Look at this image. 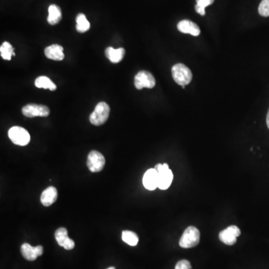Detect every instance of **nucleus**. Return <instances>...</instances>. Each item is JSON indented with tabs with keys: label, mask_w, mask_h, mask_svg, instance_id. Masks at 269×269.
<instances>
[{
	"label": "nucleus",
	"mask_w": 269,
	"mask_h": 269,
	"mask_svg": "<svg viewBox=\"0 0 269 269\" xmlns=\"http://www.w3.org/2000/svg\"><path fill=\"white\" fill-rule=\"evenodd\" d=\"M44 53L49 59L54 61H62L65 58L64 49L58 44H53L44 49Z\"/></svg>",
	"instance_id": "15"
},
{
	"label": "nucleus",
	"mask_w": 269,
	"mask_h": 269,
	"mask_svg": "<svg viewBox=\"0 0 269 269\" xmlns=\"http://www.w3.org/2000/svg\"><path fill=\"white\" fill-rule=\"evenodd\" d=\"M155 85V78L148 71H139L135 76V86L138 90H142L144 88H153Z\"/></svg>",
	"instance_id": "8"
},
{
	"label": "nucleus",
	"mask_w": 269,
	"mask_h": 269,
	"mask_svg": "<svg viewBox=\"0 0 269 269\" xmlns=\"http://www.w3.org/2000/svg\"><path fill=\"white\" fill-rule=\"evenodd\" d=\"M175 269H192L190 262L186 260H180L175 266Z\"/></svg>",
	"instance_id": "24"
},
{
	"label": "nucleus",
	"mask_w": 269,
	"mask_h": 269,
	"mask_svg": "<svg viewBox=\"0 0 269 269\" xmlns=\"http://www.w3.org/2000/svg\"><path fill=\"white\" fill-rule=\"evenodd\" d=\"M21 250L23 257L28 261H34L38 257L42 255L44 253V248L42 246L38 245L36 247H32L28 243H24L21 246Z\"/></svg>",
	"instance_id": "11"
},
{
	"label": "nucleus",
	"mask_w": 269,
	"mask_h": 269,
	"mask_svg": "<svg viewBox=\"0 0 269 269\" xmlns=\"http://www.w3.org/2000/svg\"><path fill=\"white\" fill-rule=\"evenodd\" d=\"M23 115L27 118L48 117L50 114L49 108L39 104H28L22 109Z\"/></svg>",
	"instance_id": "7"
},
{
	"label": "nucleus",
	"mask_w": 269,
	"mask_h": 269,
	"mask_svg": "<svg viewBox=\"0 0 269 269\" xmlns=\"http://www.w3.org/2000/svg\"><path fill=\"white\" fill-rule=\"evenodd\" d=\"M110 108L106 102H100L97 105L95 111L90 115V122L95 126H101L107 122Z\"/></svg>",
	"instance_id": "2"
},
{
	"label": "nucleus",
	"mask_w": 269,
	"mask_h": 269,
	"mask_svg": "<svg viewBox=\"0 0 269 269\" xmlns=\"http://www.w3.org/2000/svg\"><path fill=\"white\" fill-rule=\"evenodd\" d=\"M171 72L173 80L178 85L185 86V85L190 83L192 81V71L183 64H176V65H173Z\"/></svg>",
	"instance_id": "3"
},
{
	"label": "nucleus",
	"mask_w": 269,
	"mask_h": 269,
	"mask_svg": "<svg viewBox=\"0 0 269 269\" xmlns=\"http://www.w3.org/2000/svg\"><path fill=\"white\" fill-rule=\"evenodd\" d=\"M76 21L77 32H80V33H84V32H87V31L89 30L91 25H90V23L87 20L85 14H78Z\"/></svg>",
	"instance_id": "19"
},
{
	"label": "nucleus",
	"mask_w": 269,
	"mask_h": 269,
	"mask_svg": "<svg viewBox=\"0 0 269 269\" xmlns=\"http://www.w3.org/2000/svg\"><path fill=\"white\" fill-rule=\"evenodd\" d=\"M105 54L112 63H119L120 62H122L124 57L125 49L123 48H118V49H115L109 47L105 51Z\"/></svg>",
	"instance_id": "16"
},
{
	"label": "nucleus",
	"mask_w": 269,
	"mask_h": 269,
	"mask_svg": "<svg viewBox=\"0 0 269 269\" xmlns=\"http://www.w3.org/2000/svg\"><path fill=\"white\" fill-rule=\"evenodd\" d=\"M214 1L215 0H196L197 2V5H196V11L203 16L206 14L205 8L213 4Z\"/></svg>",
	"instance_id": "22"
},
{
	"label": "nucleus",
	"mask_w": 269,
	"mask_h": 269,
	"mask_svg": "<svg viewBox=\"0 0 269 269\" xmlns=\"http://www.w3.org/2000/svg\"><path fill=\"white\" fill-rule=\"evenodd\" d=\"M259 14L263 17H269V0H263L259 6Z\"/></svg>",
	"instance_id": "23"
},
{
	"label": "nucleus",
	"mask_w": 269,
	"mask_h": 269,
	"mask_svg": "<svg viewBox=\"0 0 269 269\" xmlns=\"http://www.w3.org/2000/svg\"><path fill=\"white\" fill-rule=\"evenodd\" d=\"M177 28L182 33L190 34L193 36H198L200 33L198 25L189 20L180 21L177 24Z\"/></svg>",
	"instance_id": "13"
},
{
	"label": "nucleus",
	"mask_w": 269,
	"mask_h": 269,
	"mask_svg": "<svg viewBox=\"0 0 269 269\" xmlns=\"http://www.w3.org/2000/svg\"><path fill=\"white\" fill-rule=\"evenodd\" d=\"M106 165V159L102 153L97 150H92L88 154L87 159V166L90 171L92 173H98L103 169Z\"/></svg>",
	"instance_id": "6"
},
{
	"label": "nucleus",
	"mask_w": 269,
	"mask_h": 269,
	"mask_svg": "<svg viewBox=\"0 0 269 269\" xmlns=\"http://www.w3.org/2000/svg\"><path fill=\"white\" fill-rule=\"evenodd\" d=\"M35 86L38 88H44V89H49L50 91H55L56 89V85L47 76H39L35 79Z\"/></svg>",
	"instance_id": "18"
},
{
	"label": "nucleus",
	"mask_w": 269,
	"mask_h": 269,
	"mask_svg": "<svg viewBox=\"0 0 269 269\" xmlns=\"http://www.w3.org/2000/svg\"><path fill=\"white\" fill-rule=\"evenodd\" d=\"M200 233L197 227L190 226L187 227L179 239V246L183 248L196 247L200 243Z\"/></svg>",
	"instance_id": "1"
},
{
	"label": "nucleus",
	"mask_w": 269,
	"mask_h": 269,
	"mask_svg": "<svg viewBox=\"0 0 269 269\" xmlns=\"http://www.w3.org/2000/svg\"><path fill=\"white\" fill-rule=\"evenodd\" d=\"M55 238L58 245L66 250H72L75 247V243L68 237V230L65 227H60L55 231Z\"/></svg>",
	"instance_id": "10"
},
{
	"label": "nucleus",
	"mask_w": 269,
	"mask_h": 269,
	"mask_svg": "<svg viewBox=\"0 0 269 269\" xmlns=\"http://www.w3.org/2000/svg\"><path fill=\"white\" fill-rule=\"evenodd\" d=\"M0 54H1V56H2L3 59L8 60V61H10L11 59L12 55H15V53L14 52V48L11 46V44L10 43L6 42V41L1 45Z\"/></svg>",
	"instance_id": "21"
},
{
	"label": "nucleus",
	"mask_w": 269,
	"mask_h": 269,
	"mask_svg": "<svg viewBox=\"0 0 269 269\" xmlns=\"http://www.w3.org/2000/svg\"><path fill=\"white\" fill-rule=\"evenodd\" d=\"M159 173L155 169H150L145 172L143 176V185L145 189L153 191L158 188Z\"/></svg>",
	"instance_id": "12"
},
{
	"label": "nucleus",
	"mask_w": 269,
	"mask_h": 269,
	"mask_svg": "<svg viewBox=\"0 0 269 269\" xmlns=\"http://www.w3.org/2000/svg\"><path fill=\"white\" fill-rule=\"evenodd\" d=\"M107 269H116L115 267H109Z\"/></svg>",
	"instance_id": "26"
},
{
	"label": "nucleus",
	"mask_w": 269,
	"mask_h": 269,
	"mask_svg": "<svg viewBox=\"0 0 269 269\" xmlns=\"http://www.w3.org/2000/svg\"><path fill=\"white\" fill-rule=\"evenodd\" d=\"M8 137L14 145L25 146L30 142L28 131L21 126H13L8 130Z\"/></svg>",
	"instance_id": "5"
},
{
	"label": "nucleus",
	"mask_w": 269,
	"mask_h": 269,
	"mask_svg": "<svg viewBox=\"0 0 269 269\" xmlns=\"http://www.w3.org/2000/svg\"><path fill=\"white\" fill-rule=\"evenodd\" d=\"M58 198V191L53 186H49L41 194V202L44 206L53 204Z\"/></svg>",
	"instance_id": "14"
},
{
	"label": "nucleus",
	"mask_w": 269,
	"mask_h": 269,
	"mask_svg": "<svg viewBox=\"0 0 269 269\" xmlns=\"http://www.w3.org/2000/svg\"><path fill=\"white\" fill-rule=\"evenodd\" d=\"M122 239L124 243L130 246L137 245L139 243V237L136 233L129 230L122 232Z\"/></svg>",
	"instance_id": "20"
},
{
	"label": "nucleus",
	"mask_w": 269,
	"mask_h": 269,
	"mask_svg": "<svg viewBox=\"0 0 269 269\" xmlns=\"http://www.w3.org/2000/svg\"><path fill=\"white\" fill-rule=\"evenodd\" d=\"M62 14L61 8L56 5H51L49 7V15L48 21L50 25H56L62 20Z\"/></svg>",
	"instance_id": "17"
},
{
	"label": "nucleus",
	"mask_w": 269,
	"mask_h": 269,
	"mask_svg": "<svg viewBox=\"0 0 269 269\" xmlns=\"http://www.w3.org/2000/svg\"><path fill=\"white\" fill-rule=\"evenodd\" d=\"M241 235V230L237 226L232 225L219 233V239L227 245H233L236 243V239Z\"/></svg>",
	"instance_id": "9"
},
{
	"label": "nucleus",
	"mask_w": 269,
	"mask_h": 269,
	"mask_svg": "<svg viewBox=\"0 0 269 269\" xmlns=\"http://www.w3.org/2000/svg\"><path fill=\"white\" fill-rule=\"evenodd\" d=\"M266 123H267L268 127H269V109L267 114V118H266Z\"/></svg>",
	"instance_id": "25"
},
{
	"label": "nucleus",
	"mask_w": 269,
	"mask_h": 269,
	"mask_svg": "<svg viewBox=\"0 0 269 269\" xmlns=\"http://www.w3.org/2000/svg\"><path fill=\"white\" fill-rule=\"evenodd\" d=\"M159 173V184L158 188L162 190H166L170 187L173 181V173L169 169L168 164H157L154 168Z\"/></svg>",
	"instance_id": "4"
}]
</instances>
